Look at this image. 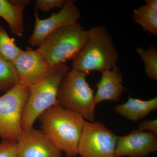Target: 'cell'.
Returning a JSON list of instances; mask_svg holds the SVG:
<instances>
[{"label":"cell","instance_id":"cell-1","mask_svg":"<svg viewBox=\"0 0 157 157\" xmlns=\"http://www.w3.org/2000/svg\"><path fill=\"white\" fill-rule=\"evenodd\" d=\"M38 118L42 131L66 156L78 155V147L85 120L59 104L50 107Z\"/></svg>","mask_w":157,"mask_h":157},{"label":"cell","instance_id":"cell-2","mask_svg":"<svg viewBox=\"0 0 157 157\" xmlns=\"http://www.w3.org/2000/svg\"><path fill=\"white\" fill-rule=\"evenodd\" d=\"M87 32L85 44L72 60L73 69L89 74L92 71L110 70L117 66L118 54L106 28L97 26Z\"/></svg>","mask_w":157,"mask_h":157},{"label":"cell","instance_id":"cell-3","mask_svg":"<svg viewBox=\"0 0 157 157\" xmlns=\"http://www.w3.org/2000/svg\"><path fill=\"white\" fill-rule=\"evenodd\" d=\"M69 67L64 63L51 66L47 76L29 88V95L21 118L22 132L32 128L35 121L46 109L59 104L57 94Z\"/></svg>","mask_w":157,"mask_h":157},{"label":"cell","instance_id":"cell-4","mask_svg":"<svg viewBox=\"0 0 157 157\" xmlns=\"http://www.w3.org/2000/svg\"><path fill=\"white\" fill-rule=\"evenodd\" d=\"M87 31L78 22L62 26L45 38L37 49L49 66L73 60L85 44Z\"/></svg>","mask_w":157,"mask_h":157},{"label":"cell","instance_id":"cell-5","mask_svg":"<svg viewBox=\"0 0 157 157\" xmlns=\"http://www.w3.org/2000/svg\"><path fill=\"white\" fill-rule=\"evenodd\" d=\"M88 73L73 69L68 72L59 87V104L82 117L90 122L95 121L94 92L86 80Z\"/></svg>","mask_w":157,"mask_h":157},{"label":"cell","instance_id":"cell-6","mask_svg":"<svg viewBox=\"0 0 157 157\" xmlns=\"http://www.w3.org/2000/svg\"><path fill=\"white\" fill-rule=\"evenodd\" d=\"M29 88L20 83L0 97V137L17 142L22 133L21 118Z\"/></svg>","mask_w":157,"mask_h":157},{"label":"cell","instance_id":"cell-7","mask_svg":"<svg viewBox=\"0 0 157 157\" xmlns=\"http://www.w3.org/2000/svg\"><path fill=\"white\" fill-rule=\"evenodd\" d=\"M117 136L104 124L86 121L78 147L81 157H115Z\"/></svg>","mask_w":157,"mask_h":157},{"label":"cell","instance_id":"cell-8","mask_svg":"<svg viewBox=\"0 0 157 157\" xmlns=\"http://www.w3.org/2000/svg\"><path fill=\"white\" fill-rule=\"evenodd\" d=\"M38 11L36 9L35 28L29 40L33 46H39L51 33L62 26L78 22L81 16L80 11L72 0L66 1L60 11L52 13L47 19H40Z\"/></svg>","mask_w":157,"mask_h":157},{"label":"cell","instance_id":"cell-9","mask_svg":"<svg viewBox=\"0 0 157 157\" xmlns=\"http://www.w3.org/2000/svg\"><path fill=\"white\" fill-rule=\"evenodd\" d=\"M17 70L21 83L30 88L47 76L50 66L37 50L28 47L12 63Z\"/></svg>","mask_w":157,"mask_h":157},{"label":"cell","instance_id":"cell-10","mask_svg":"<svg viewBox=\"0 0 157 157\" xmlns=\"http://www.w3.org/2000/svg\"><path fill=\"white\" fill-rule=\"evenodd\" d=\"M157 150V134L138 129L125 136H117L115 157H146Z\"/></svg>","mask_w":157,"mask_h":157},{"label":"cell","instance_id":"cell-11","mask_svg":"<svg viewBox=\"0 0 157 157\" xmlns=\"http://www.w3.org/2000/svg\"><path fill=\"white\" fill-rule=\"evenodd\" d=\"M17 157H59L62 152L42 130L22 132L17 142Z\"/></svg>","mask_w":157,"mask_h":157},{"label":"cell","instance_id":"cell-12","mask_svg":"<svg viewBox=\"0 0 157 157\" xmlns=\"http://www.w3.org/2000/svg\"><path fill=\"white\" fill-rule=\"evenodd\" d=\"M101 73V79L97 84V91L94 95L96 105L102 101H119L123 92L127 90L122 85L123 78L119 68L117 65Z\"/></svg>","mask_w":157,"mask_h":157},{"label":"cell","instance_id":"cell-13","mask_svg":"<svg viewBox=\"0 0 157 157\" xmlns=\"http://www.w3.org/2000/svg\"><path fill=\"white\" fill-rule=\"evenodd\" d=\"M30 2L29 0H0V17L6 21L11 33L17 36H21L23 33V13L26 6Z\"/></svg>","mask_w":157,"mask_h":157},{"label":"cell","instance_id":"cell-14","mask_svg":"<svg viewBox=\"0 0 157 157\" xmlns=\"http://www.w3.org/2000/svg\"><path fill=\"white\" fill-rule=\"evenodd\" d=\"M157 109V97L147 101L129 97L126 103L114 108L117 113L134 122L140 121Z\"/></svg>","mask_w":157,"mask_h":157},{"label":"cell","instance_id":"cell-15","mask_svg":"<svg viewBox=\"0 0 157 157\" xmlns=\"http://www.w3.org/2000/svg\"><path fill=\"white\" fill-rule=\"evenodd\" d=\"M132 17L133 20L142 28L143 31L157 36V12L144 5L134 10Z\"/></svg>","mask_w":157,"mask_h":157},{"label":"cell","instance_id":"cell-16","mask_svg":"<svg viewBox=\"0 0 157 157\" xmlns=\"http://www.w3.org/2000/svg\"><path fill=\"white\" fill-rule=\"evenodd\" d=\"M20 83L14 65L0 56V92H7Z\"/></svg>","mask_w":157,"mask_h":157},{"label":"cell","instance_id":"cell-17","mask_svg":"<svg viewBox=\"0 0 157 157\" xmlns=\"http://www.w3.org/2000/svg\"><path fill=\"white\" fill-rule=\"evenodd\" d=\"M14 43V39L10 38L3 26L0 25V56L12 63L22 52Z\"/></svg>","mask_w":157,"mask_h":157},{"label":"cell","instance_id":"cell-18","mask_svg":"<svg viewBox=\"0 0 157 157\" xmlns=\"http://www.w3.org/2000/svg\"><path fill=\"white\" fill-rule=\"evenodd\" d=\"M136 52L143 60L145 72L150 79L157 80V49L151 45L147 49L138 47Z\"/></svg>","mask_w":157,"mask_h":157},{"label":"cell","instance_id":"cell-19","mask_svg":"<svg viewBox=\"0 0 157 157\" xmlns=\"http://www.w3.org/2000/svg\"><path fill=\"white\" fill-rule=\"evenodd\" d=\"M66 0H37L35 4L38 10L48 12L55 8H62Z\"/></svg>","mask_w":157,"mask_h":157},{"label":"cell","instance_id":"cell-20","mask_svg":"<svg viewBox=\"0 0 157 157\" xmlns=\"http://www.w3.org/2000/svg\"><path fill=\"white\" fill-rule=\"evenodd\" d=\"M17 143L8 140L0 142V157H17Z\"/></svg>","mask_w":157,"mask_h":157},{"label":"cell","instance_id":"cell-21","mask_svg":"<svg viewBox=\"0 0 157 157\" xmlns=\"http://www.w3.org/2000/svg\"><path fill=\"white\" fill-rule=\"evenodd\" d=\"M138 129L143 132L147 131L157 134V120H145L141 122L139 124Z\"/></svg>","mask_w":157,"mask_h":157},{"label":"cell","instance_id":"cell-22","mask_svg":"<svg viewBox=\"0 0 157 157\" xmlns=\"http://www.w3.org/2000/svg\"><path fill=\"white\" fill-rule=\"evenodd\" d=\"M146 6L148 8L157 12V0H145Z\"/></svg>","mask_w":157,"mask_h":157},{"label":"cell","instance_id":"cell-23","mask_svg":"<svg viewBox=\"0 0 157 157\" xmlns=\"http://www.w3.org/2000/svg\"><path fill=\"white\" fill-rule=\"evenodd\" d=\"M67 157V156H65V157H63V156H60V157Z\"/></svg>","mask_w":157,"mask_h":157}]
</instances>
